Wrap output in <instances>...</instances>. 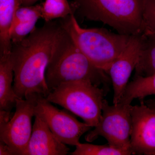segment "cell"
I'll return each instance as SVG.
<instances>
[{
	"label": "cell",
	"mask_w": 155,
	"mask_h": 155,
	"mask_svg": "<svg viewBox=\"0 0 155 155\" xmlns=\"http://www.w3.org/2000/svg\"><path fill=\"white\" fill-rule=\"evenodd\" d=\"M131 105L120 103L110 105L104 100L99 122L85 135V140L91 142L99 137H103L108 144L132 154L130 144L132 125Z\"/></svg>",
	"instance_id": "obj_6"
},
{
	"label": "cell",
	"mask_w": 155,
	"mask_h": 155,
	"mask_svg": "<svg viewBox=\"0 0 155 155\" xmlns=\"http://www.w3.org/2000/svg\"><path fill=\"white\" fill-rule=\"evenodd\" d=\"M60 20L63 28L84 54L95 67L107 74L131 36L113 33L104 28H82L74 14Z\"/></svg>",
	"instance_id": "obj_3"
},
{
	"label": "cell",
	"mask_w": 155,
	"mask_h": 155,
	"mask_svg": "<svg viewBox=\"0 0 155 155\" xmlns=\"http://www.w3.org/2000/svg\"><path fill=\"white\" fill-rule=\"evenodd\" d=\"M143 34L131 35L125 49L111 64L107 74L114 89L113 104H119L130 75L138 62L143 42Z\"/></svg>",
	"instance_id": "obj_10"
},
{
	"label": "cell",
	"mask_w": 155,
	"mask_h": 155,
	"mask_svg": "<svg viewBox=\"0 0 155 155\" xmlns=\"http://www.w3.org/2000/svg\"><path fill=\"white\" fill-rule=\"evenodd\" d=\"M22 1V6L33 5L38 0H21Z\"/></svg>",
	"instance_id": "obj_21"
},
{
	"label": "cell",
	"mask_w": 155,
	"mask_h": 155,
	"mask_svg": "<svg viewBox=\"0 0 155 155\" xmlns=\"http://www.w3.org/2000/svg\"><path fill=\"white\" fill-rule=\"evenodd\" d=\"M65 32L60 19L51 20L35 27L21 41L12 44L13 89L19 98L34 96L46 98L49 94L45 71Z\"/></svg>",
	"instance_id": "obj_1"
},
{
	"label": "cell",
	"mask_w": 155,
	"mask_h": 155,
	"mask_svg": "<svg viewBox=\"0 0 155 155\" xmlns=\"http://www.w3.org/2000/svg\"><path fill=\"white\" fill-rule=\"evenodd\" d=\"M143 35V42L134 78L155 74V37Z\"/></svg>",
	"instance_id": "obj_16"
},
{
	"label": "cell",
	"mask_w": 155,
	"mask_h": 155,
	"mask_svg": "<svg viewBox=\"0 0 155 155\" xmlns=\"http://www.w3.org/2000/svg\"><path fill=\"white\" fill-rule=\"evenodd\" d=\"M155 96V74L145 76L134 78L127 84L120 104H131L133 100L143 101L149 96Z\"/></svg>",
	"instance_id": "obj_15"
},
{
	"label": "cell",
	"mask_w": 155,
	"mask_h": 155,
	"mask_svg": "<svg viewBox=\"0 0 155 155\" xmlns=\"http://www.w3.org/2000/svg\"><path fill=\"white\" fill-rule=\"evenodd\" d=\"M26 155H66L69 148L59 140L45 120L35 114Z\"/></svg>",
	"instance_id": "obj_11"
},
{
	"label": "cell",
	"mask_w": 155,
	"mask_h": 155,
	"mask_svg": "<svg viewBox=\"0 0 155 155\" xmlns=\"http://www.w3.org/2000/svg\"><path fill=\"white\" fill-rule=\"evenodd\" d=\"M35 114L45 120L54 135L65 144L75 146L79 144L80 137L92 128L70 113L56 107L44 97L37 98Z\"/></svg>",
	"instance_id": "obj_8"
},
{
	"label": "cell",
	"mask_w": 155,
	"mask_h": 155,
	"mask_svg": "<svg viewBox=\"0 0 155 155\" xmlns=\"http://www.w3.org/2000/svg\"><path fill=\"white\" fill-rule=\"evenodd\" d=\"M14 72L11 53L0 55V111L11 113L17 99L13 89Z\"/></svg>",
	"instance_id": "obj_13"
},
{
	"label": "cell",
	"mask_w": 155,
	"mask_h": 155,
	"mask_svg": "<svg viewBox=\"0 0 155 155\" xmlns=\"http://www.w3.org/2000/svg\"><path fill=\"white\" fill-rule=\"evenodd\" d=\"M143 32L147 36L155 37V0L143 1Z\"/></svg>",
	"instance_id": "obj_19"
},
{
	"label": "cell",
	"mask_w": 155,
	"mask_h": 155,
	"mask_svg": "<svg viewBox=\"0 0 155 155\" xmlns=\"http://www.w3.org/2000/svg\"><path fill=\"white\" fill-rule=\"evenodd\" d=\"M132 125L130 149L134 155H155V108L131 105Z\"/></svg>",
	"instance_id": "obj_9"
},
{
	"label": "cell",
	"mask_w": 155,
	"mask_h": 155,
	"mask_svg": "<svg viewBox=\"0 0 155 155\" xmlns=\"http://www.w3.org/2000/svg\"><path fill=\"white\" fill-rule=\"evenodd\" d=\"M42 5L41 18L45 22L63 19L75 13L72 3L67 0H45Z\"/></svg>",
	"instance_id": "obj_17"
},
{
	"label": "cell",
	"mask_w": 155,
	"mask_h": 155,
	"mask_svg": "<svg viewBox=\"0 0 155 155\" xmlns=\"http://www.w3.org/2000/svg\"><path fill=\"white\" fill-rule=\"evenodd\" d=\"M106 74L92 64L66 31L48 63L45 75L51 91L63 84L78 81L105 85L109 81Z\"/></svg>",
	"instance_id": "obj_2"
},
{
	"label": "cell",
	"mask_w": 155,
	"mask_h": 155,
	"mask_svg": "<svg viewBox=\"0 0 155 155\" xmlns=\"http://www.w3.org/2000/svg\"><path fill=\"white\" fill-rule=\"evenodd\" d=\"M144 0H72L75 13L101 22L119 33L133 35L143 32Z\"/></svg>",
	"instance_id": "obj_4"
},
{
	"label": "cell",
	"mask_w": 155,
	"mask_h": 155,
	"mask_svg": "<svg viewBox=\"0 0 155 155\" xmlns=\"http://www.w3.org/2000/svg\"><path fill=\"white\" fill-rule=\"evenodd\" d=\"M105 95L104 89L89 81H78L63 84L46 97L79 116L92 127L99 122Z\"/></svg>",
	"instance_id": "obj_5"
},
{
	"label": "cell",
	"mask_w": 155,
	"mask_h": 155,
	"mask_svg": "<svg viewBox=\"0 0 155 155\" xmlns=\"http://www.w3.org/2000/svg\"><path fill=\"white\" fill-rule=\"evenodd\" d=\"M72 155H129L128 152L110 145H94L90 143H80L75 146Z\"/></svg>",
	"instance_id": "obj_18"
},
{
	"label": "cell",
	"mask_w": 155,
	"mask_h": 155,
	"mask_svg": "<svg viewBox=\"0 0 155 155\" xmlns=\"http://www.w3.org/2000/svg\"><path fill=\"white\" fill-rule=\"evenodd\" d=\"M21 0H0V55L11 53L12 43L10 31Z\"/></svg>",
	"instance_id": "obj_14"
},
{
	"label": "cell",
	"mask_w": 155,
	"mask_h": 155,
	"mask_svg": "<svg viewBox=\"0 0 155 155\" xmlns=\"http://www.w3.org/2000/svg\"><path fill=\"white\" fill-rule=\"evenodd\" d=\"M0 155H13L8 145L0 140Z\"/></svg>",
	"instance_id": "obj_20"
},
{
	"label": "cell",
	"mask_w": 155,
	"mask_h": 155,
	"mask_svg": "<svg viewBox=\"0 0 155 155\" xmlns=\"http://www.w3.org/2000/svg\"><path fill=\"white\" fill-rule=\"evenodd\" d=\"M41 4L21 6L17 9L10 31L12 44L21 41L35 28L38 19L41 18Z\"/></svg>",
	"instance_id": "obj_12"
},
{
	"label": "cell",
	"mask_w": 155,
	"mask_h": 155,
	"mask_svg": "<svg viewBox=\"0 0 155 155\" xmlns=\"http://www.w3.org/2000/svg\"><path fill=\"white\" fill-rule=\"evenodd\" d=\"M38 97L17 99L13 116L0 113V140L8 145L13 155H26L32 133L31 120L35 116Z\"/></svg>",
	"instance_id": "obj_7"
},
{
	"label": "cell",
	"mask_w": 155,
	"mask_h": 155,
	"mask_svg": "<svg viewBox=\"0 0 155 155\" xmlns=\"http://www.w3.org/2000/svg\"><path fill=\"white\" fill-rule=\"evenodd\" d=\"M144 102L147 105L150 107L155 108V97L153 99L146 100L144 101Z\"/></svg>",
	"instance_id": "obj_22"
}]
</instances>
